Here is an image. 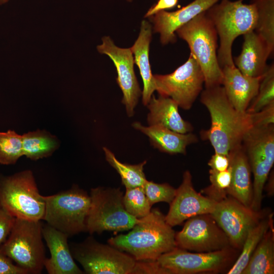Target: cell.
<instances>
[{
	"label": "cell",
	"instance_id": "34",
	"mask_svg": "<svg viewBox=\"0 0 274 274\" xmlns=\"http://www.w3.org/2000/svg\"><path fill=\"white\" fill-rule=\"evenodd\" d=\"M143 187L151 206L159 202L170 204L176 192V189L166 183L159 184L147 180Z\"/></svg>",
	"mask_w": 274,
	"mask_h": 274
},
{
	"label": "cell",
	"instance_id": "3",
	"mask_svg": "<svg viewBox=\"0 0 274 274\" xmlns=\"http://www.w3.org/2000/svg\"><path fill=\"white\" fill-rule=\"evenodd\" d=\"M243 1L221 0L206 11L219 38L217 57L221 68L234 64L232 47L236 38L255 30L256 27L257 14L254 4H246Z\"/></svg>",
	"mask_w": 274,
	"mask_h": 274
},
{
	"label": "cell",
	"instance_id": "16",
	"mask_svg": "<svg viewBox=\"0 0 274 274\" xmlns=\"http://www.w3.org/2000/svg\"><path fill=\"white\" fill-rule=\"evenodd\" d=\"M192 175L188 170L184 172L182 182L176 189L175 196L170 203L165 221L172 227L181 225L194 216L211 214L215 209L217 202L193 187Z\"/></svg>",
	"mask_w": 274,
	"mask_h": 274
},
{
	"label": "cell",
	"instance_id": "9",
	"mask_svg": "<svg viewBox=\"0 0 274 274\" xmlns=\"http://www.w3.org/2000/svg\"><path fill=\"white\" fill-rule=\"evenodd\" d=\"M241 144L254 177L250 208L258 211L261 210L264 187L274 163V124L252 126Z\"/></svg>",
	"mask_w": 274,
	"mask_h": 274
},
{
	"label": "cell",
	"instance_id": "25",
	"mask_svg": "<svg viewBox=\"0 0 274 274\" xmlns=\"http://www.w3.org/2000/svg\"><path fill=\"white\" fill-rule=\"evenodd\" d=\"M273 224L265 233L242 274L274 273Z\"/></svg>",
	"mask_w": 274,
	"mask_h": 274
},
{
	"label": "cell",
	"instance_id": "5",
	"mask_svg": "<svg viewBox=\"0 0 274 274\" xmlns=\"http://www.w3.org/2000/svg\"><path fill=\"white\" fill-rule=\"evenodd\" d=\"M40 221L16 218L0 252L9 257L27 274H40L46 259Z\"/></svg>",
	"mask_w": 274,
	"mask_h": 274
},
{
	"label": "cell",
	"instance_id": "30",
	"mask_svg": "<svg viewBox=\"0 0 274 274\" xmlns=\"http://www.w3.org/2000/svg\"><path fill=\"white\" fill-rule=\"evenodd\" d=\"M23 155L22 136L14 130L0 132V164H15Z\"/></svg>",
	"mask_w": 274,
	"mask_h": 274
},
{
	"label": "cell",
	"instance_id": "15",
	"mask_svg": "<svg viewBox=\"0 0 274 274\" xmlns=\"http://www.w3.org/2000/svg\"><path fill=\"white\" fill-rule=\"evenodd\" d=\"M101 40L102 44L97 46V50L100 54L109 56L114 62L117 73L116 82L123 95L122 102L128 116L131 117L142 93L134 71L132 51L130 48L117 47L109 36Z\"/></svg>",
	"mask_w": 274,
	"mask_h": 274
},
{
	"label": "cell",
	"instance_id": "6",
	"mask_svg": "<svg viewBox=\"0 0 274 274\" xmlns=\"http://www.w3.org/2000/svg\"><path fill=\"white\" fill-rule=\"evenodd\" d=\"M47 224L70 237L86 231L90 195L75 185L56 194L44 196Z\"/></svg>",
	"mask_w": 274,
	"mask_h": 274
},
{
	"label": "cell",
	"instance_id": "26",
	"mask_svg": "<svg viewBox=\"0 0 274 274\" xmlns=\"http://www.w3.org/2000/svg\"><path fill=\"white\" fill-rule=\"evenodd\" d=\"M22 136L23 155L32 160L50 156L59 146L57 138L45 130L38 129Z\"/></svg>",
	"mask_w": 274,
	"mask_h": 274
},
{
	"label": "cell",
	"instance_id": "40",
	"mask_svg": "<svg viewBox=\"0 0 274 274\" xmlns=\"http://www.w3.org/2000/svg\"><path fill=\"white\" fill-rule=\"evenodd\" d=\"M265 183L266 185L265 187H264V189H265L267 195L269 196H273L274 194L273 171L269 173Z\"/></svg>",
	"mask_w": 274,
	"mask_h": 274
},
{
	"label": "cell",
	"instance_id": "32",
	"mask_svg": "<svg viewBox=\"0 0 274 274\" xmlns=\"http://www.w3.org/2000/svg\"><path fill=\"white\" fill-rule=\"evenodd\" d=\"M209 179L211 185L201 190V193L210 199L218 202L227 197V190L232 178L230 165L223 171H216L210 169Z\"/></svg>",
	"mask_w": 274,
	"mask_h": 274
},
{
	"label": "cell",
	"instance_id": "42",
	"mask_svg": "<svg viewBox=\"0 0 274 274\" xmlns=\"http://www.w3.org/2000/svg\"><path fill=\"white\" fill-rule=\"evenodd\" d=\"M128 2H131L132 0H127Z\"/></svg>",
	"mask_w": 274,
	"mask_h": 274
},
{
	"label": "cell",
	"instance_id": "37",
	"mask_svg": "<svg viewBox=\"0 0 274 274\" xmlns=\"http://www.w3.org/2000/svg\"><path fill=\"white\" fill-rule=\"evenodd\" d=\"M0 274H27L8 256L0 252Z\"/></svg>",
	"mask_w": 274,
	"mask_h": 274
},
{
	"label": "cell",
	"instance_id": "20",
	"mask_svg": "<svg viewBox=\"0 0 274 274\" xmlns=\"http://www.w3.org/2000/svg\"><path fill=\"white\" fill-rule=\"evenodd\" d=\"M244 42L240 54L233 59L234 65L244 75L257 77L268 67L266 61L271 55L265 41L255 30L243 35Z\"/></svg>",
	"mask_w": 274,
	"mask_h": 274
},
{
	"label": "cell",
	"instance_id": "12",
	"mask_svg": "<svg viewBox=\"0 0 274 274\" xmlns=\"http://www.w3.org/2000/svg\"><path fill=\"white\" fill-rule=\"evenodd\" d=\"M153 78L159 95L171 98L185 110L192 108L204 84L202 72L190 54L187 60L172 73L154 75Z\"/></svg>",
	"mask_w": 274,
	"mask_h": 274
},
{
	"label": "cell",
	"instance_id": "22",
	"mask_svg": "<svg viewBox=\"0 0 274 274\" xmlns=\"http://www.w3.org/2000/svg\"><path fill=\"white\" fill-rule=\"evenodd\" d=\"M232 178L227 190L230 196L246 206L250 207L253 198L251 169L242 144L229 153Z\"/></svg>",
	"mask_w": 274,
	"mask_h": 274
},
{
	"label": "cell",
	"instance_id": "1",
	"mask_svg": "<svg viewBox=\"0 0 274 274\" xmlns=\"http://www.w3.org/2000/svg\"><path fill=\"white\" fill-rule=\"evenodd\" d=\"M200 101L209 111L211 121L210 127L200 131L201 138L210 142L215 152L228 155L253 126L252 114L236 110L222 85L203 89Z\"/></svg>",
	"mask_w": 274,
	"mask_h": 274
},
{
	"label": "cell",
	"instance_id": "8",
	"mask_svg": "<svg viewBox=\"0 0 274 274\" xmlns=\"http://www.w3.org/2000/svg\"><path fill=\"white\" fill-rule=\"evenodd\" d=\"M91 200L86 220V231L119 232L131 229L140 221L125 210L123 193L119 188L97 187L90 190Z\"/></svg>",
	"mask_w": 274,
	"mask_h": 274
},
{
	"label": "cell",
	"instance_id": "7",
	"mask_svg": "<svg viewBox=\"0 0 274 274\" xmlns=\"http://www.w3.org/2000/svg\"><path fill=\"white\" fill-rule=\"evenodd\" d=\"M0 203L16 218L30 221L43 219L44 196L40 193L30 170L9 176L0 175Z\"/></svg>",
	"mask_w": 274,
	"mask_h": 274
},
{
	"label": "cell",
	"instance_id": "10",
	"mask_svg": "<svg viewBox=\"0 0 274 274\" xmlns=\"http://www.w3.org/2000/svg\"><path fill=\"white\" fill-rule=\"evenodd\" d=\"M239 251L230 247L209 252L192 253L176 247L161 255L156 262L166 274L215 273L229 270Z\"/></svg>",
	"mask_w": 274,
	"mask_h": 274
},
{
	"label": "cell",
	"instance_id": "14",
	"mask_svg": "<svg viewBox=\"0 0 274 274\" xmlns=\"http://www.w3.org/2000/svg\"><path fill=\"white\" fill-rule=\"evenodd\" d=\"M177 248L195 252H209L231 247L229 239L211 214H203L186 220L176 233Z\"/></svg>",
	"mask_w": 274,
	"mask_h": 274
},
{
	"label": "cell",
	"instance_id": "31",
	"mask_svg": "<svg viewBox=\"0 0 274 274\" xmlns=\"http://www.w3.org/2000/svg\"><path fill=\"white\" fill-rule=\"evenodd\" d=\"M274 101V65L268 66L261 80L258 93L251 102L247 111L257 112Z\"/></svg>",
	"mask_w": 274,
	"mask_h": 274
},
{
	"label": "cell",
	"instance_id": "13",
	"mask_svg": "<svg viewBox=\"0 0 274 274\" xmlns=\"http://www.w3.org/2000/svg\"><path fill=\"white\" fill-rule=\"evenodd\" d=\"M211 214L228 237L230 246L239 251L250 230L265 215L264 212L255 211L229 195L217 202Z\"/></svg>",
	"mask_w": 274,
	"mask_h": 274
},
{
	"label": "cell",
	"instance_id": "2",
	"mask_svg": "<svg viewBox=\"0 0 274 274\" xmlns=\"http://www.w3.org/2000/svg\"><path fill=\"white\" fill-rule=\"evenodd\" d=\"M131 229L126 234L111 237L108 243L136 261H156L177 247L176 233L158 209L151 210Z\"/></svg>",
	"mask_w": 274,
	"mask_h": 274
},
{
	"label": "cell",
	"instance_id": "29",
	"mask_svg": "<svg viewBox=\"0 0 274 274\" xmlns=\"http://www.w3.org/2000/svg\"><path fill=\"white\" fill-rule=\"evenodd\" d=\"M106 159L120 176L122 183L126 188L144 186L147 181L144 173L145 160L138 164H129L119 161L114 154L107 147L102 148Z\"/></svg>",
	"mask_w": 274,
	"mask_h": 274
},
{
	"label": "cell",
	"instance_id": "38",
	"mask_svg": "<svg viewBox=\"0 0 274 274\" xmlns=\"http://www.w3.org/2000/svg\"><path fill=\"white\" fill-rule=\"evenodd\" d=\"M208 165L211 169L216 171H223L230 165L229 155L215 152L209 160Z\"/></svg>",
	"mask_w": 274,
	"mask_h": 274
},
{
	"label": "cell",
	"instance_id": "18",
	"mask_svg": "<svg viewBox=\"0 0 274 274\" xmlns=\"http://www.w3.org/2000/svg\"><path fill=\"white\" fill-rule=\"evenodd\" d=\"M42 232L50 253V257L46 258L44 262L48 273H84L74 261L66 234L47 224L42 225Z\"/></svg>",
	"mask_w": 274,
	"mask_h": 274
},
{
	"label": "cell",
	"instance_id": "33",
	"mask_svg": "<svg viewBox=\"0 0 274 274\" xmlns=\"http://www.w3.org/2000/svg\"><path fill=\"white\" fill-rule=\"evenodd\" d=\"M123 202L126 211L138 219L146 216L151 210L143 186L126 188Z\"/></svg>",
	"mask_w": 274,
	"mask_h": 274
},
{
	"label": "cell",
	"instance_id": "17",
	"mask_svg": "<svg viewBox=\"0 0 274 274\" xmlns=\"http://www.w3.org/2000/svg\"><path fill=\"white\" fill-rule=\"evenodd\" d=\"M220 1L194 0L175 11H162L148 18L153 24L154 32L159 33L161 44L174 43L177 40L178 29Z\"/></svg>",
	"mask_w": 274,
	"mask_h": 274
},
{
	"label": "cell",
	"instance_id": "28",
	"mask_svg": "<svg viewBox=\"0 0 274 274\" xmlns=\"http://www.w3.org/2000/svg\"><path fill=\"white\" fill-rule=\"evenodd\" d=\"M257 21L255 31L266 43L271 55L274 51V0H252Z\"/></svg>",
	"mask_w": 274,
	"mask_h": 274
},
{
	"label": "cell",
	"instance_id": "24",
	"mask_svg": "<svg viewBox=\"0 0 274 274\" xmlns=\"http://www.w3.org/2000/svg\"><path fill=\"white\" fill-rule=\"evenodd\" d=\"M151 39V25L147 21L143 20L141 22L139 37L130 49L134 55V63L138 66L143 81L144 87L142 96L144 106L147 105L154 91L156 90L149 61V49Z\"/></svg>",
	"mask_w": 274,
	"mask_h": 274
},
{
	"label": "cell",
	"instance_id": "4",
	"mask_svg": "<svg viewBox=\"0 0 274 274\" xmlns=\"http://www.w3.org/2000/svg\"><path fill=\"white\" fill-rule=\"evenodd\" d=\"M206 11L178 29L176 33L188 44L190 54L203 74L205 88H208L222 85L223 74L217 57V32Z\"/></svg>",
	"mask_w": 274,
	"mask_h": 274
},
{
	"label": "cell",
	"instance_id": "41",
	"mask_svg": "<svg viewBox=\"0 0 274 274\" xmlns=\"http://www.w3.org/2000/svg\"><path fill=\"white\" fill-rule=\"evenodd\" d=\"M10 0H0V5L5 4L8 3Z\"/></svg>",
	"mask_w": 274,
	"mask_h": 274
},
{
	"label": "cell",
	"instance_id": "39",
	"mask_svg": "<svg viewBox=\"0 0 274 274\" xmlns=\"http://www.w3.org/2000/svg\"><path fill=\"white\" fill-rule=\"evenodd\" d=\"M179 0H158L145 14L144 17L152 16L157 13L174 8L178 4Z\"/></svg>",
	"mask_w": 274,
	"mask_h": 274
},
{
	"label": "cell",
	"instance_id": "21",
	"mask_svg": "<svg viewBox=\"0 0 274 274\" xmlns=\"http://www.w3.org/2000/svg\"><path fill=\"white\" fill-rule=\"evenodd\" d=\"M132 126L146 135L155 148L169 154H186L187 147L198 142L197 135L192 132L181 133L160 125L145 126L139 122Z\"/></svg>",
	"mask_w": 274,
	"mask_h": 274
},
{
	"label": "cell",
	"instance_id": "27",
	"mask_svg": "<svg viewBox=\"0 0 274 274\" xmlns=\"http://www.w3.org/2000/svg\"><path fill=\"white\" fill-rule=\"evenodd\" d=\"M273 224L272 215L269 214L249 231L239 254L227 274H242L259 243Z\"/></svg>",
	"mask_w": 274,
	"mask_h": 274
},
{
	"label": "cell",
	"instance_id": "19",
	"mask_svg": "<svg viewBox=\"0 0 274 274\" xmlns=\"http://www.w3.org/2000/svg\"><path fill=\"white\" fill-rule=\"evenodd\" d=\"M222 86L233 107L238 111L246 112L256 96L263 74L251 77L243 74L234 65L222 67Z\"/></svg>",
	"mask_w": 274,
	"mask_h": 274
},
{
	"label": "cell",
	"instance_id": "11",
	"mask_svg": "<svg viewBox=\"0 0 274 274\" xmlns=\"http://www.w3.org/2000/svg\"><path fill=\"white\" fill-rule=\"evenodd\" d=\"M72 256L88 274L133 273L137 261L129 254L88 237L70 246Z\"/></svg>",
	"mask_w": 274,
	"mask_h": 274
},
{
	"label": "cell",
	"instance_id": "35",
	"mask_svg": "<svg viewBox=\"0 0 274 274\" xmlns=\"http://www.w3.org/2000/svg\"><path fill=\"white\" fill-rule=\"evenodd\" d=\"M251 114L253 126H263L274 124V101L259 111Z\"/></svg>",
	"mask_w": 274,
	"mask_h": 274
},
{
	"label": "cell",
	"instance_id": "23",
	"mask_svg": "<svg viewBox=\"0 0 274 274\" xmlns=\"http://www.w3.org/2000/svg\"><path fill=\"white\" fill-rule=\"evenodd\" d=\"M147 106L149 126L160 125L181 133L193 131V126L182 118L178 105L171 98L161 95L156 98L152 95Z\"/></svg>",
	"mask_w": 274,
	"mask_h": 274
},
{
	"label": "cell",
	"instance_id": "36",
	"mask_svg": "<svg viewBox=\"0 0 274 274\" xmlns=\"http://www.w3.org/2000/svg\"><path fill=\"white\" fill-rule=\"evenodd\" d=\"M15 220V218L0 203V245L8 237Z\"/></svg>",
	"mask_w": 274,
	"mask_h": 274
}]
</instances>
